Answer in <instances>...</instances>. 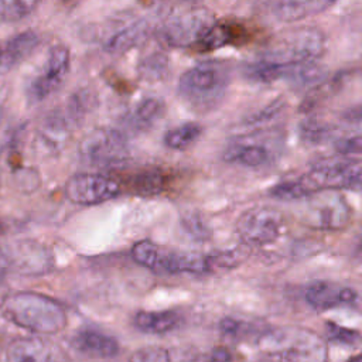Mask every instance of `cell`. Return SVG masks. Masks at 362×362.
Segmentation results:
<instances>
[{"mask_svg":"<svg viewBox=\"0 0 362 362\" xmlns=\"http://www.w3.org/2000/svg\"><path fill=\"white\" fill-rule=\"evenodd\" d=\"M307 219L311 226L321 229H342L351 219V208L342 195L335 192H317L308 202Z\"/></svg>","mask_w":362,"mask_h":362,"instance_id":"10","label":"cell"},{"mask_svg":"<svg viewBox=\"0 0 362 362\" xmlns=\"http://www.w3.org/2000/svg\"><path fill=\"white\" fill-rule=\"evenodd\" d=\"M79 154L92 164H117L127 157V143L120 132L99 127L82 139L79 144Z\"/></svg>","mask_w":362,"mask_h":362,"instance_id":"8","label":"cell"},{"mask_svg":"<svg viewBox=\"0 0 362 362\" xmlns=\"http://www.w3.org/2000/svg\"><path fill=\"white\" fill-rule=\"evenodd\" d=\"M167 177L161 170H143L133 175L132 187L140 195H157L165 189Z\"/></svg>","mask_w":362,"mask_h":362,"instance_id":"22","label":"cell"},{"mask_svg":"<svg viewBox=\"0 0 362 362\" xmlns=\"http://www.w3.org/2000/svg\"><path fill=\"white\" fill-rule=\"evenodd\" d=\"M294 181L303 198L321 191H362V164L349 158H327Z\"/></svg>","mask_w":362,"mask_h":362,"instance_id":"2","label":"cell"},{"mask_svg":"<svg viewBox=\"0 0 362 362\" xmlns=\"http://www.w3.org/2000/svg\"><path fill=\"white\" fill-rule=\"evenodd\" d=\"M148 30V24L144 20H139L116 33L106 42L105 48L110 54H123L133 47L141 44L147 38Z\"/></svg>","mask_w":362,"mask_h":362,"instance_id":"21","label":"cell"},{"mask_svg":"<svg viewBox=\"0 0 362 362\" xmlns=\"http://www.w3.org/2000/svg\"><path fill=\"white\" fill-rule=\"evenodd\" d=\"M40 44L34 31H24L14 35L3 47L0 45V75L10 72L17 64L25 59Z\"/></svg>","mask_w":362,"mask_h":362,"instance_id":"18","label":"cell"},{"mask_svg":"<svg viewBox=\"0 0 362 362\" xmlns=\"http://www.w3.org/2000/svg\"><path fill=\"white\" fill-rule=\"evenodd\" d=\"M182 225L187 229V232H189L192 236H195V239H208V236H209V229L202 222V219L198 214L184 215Z\"/></svg>","mask_w":362,"mask_h":362,"instance_id":"32","label":"cell"},{"mask_svg":"<svg viewBox=\"0 0 362 362\" xmlns=\"http://www.w3.org/2000/svg\"><path fill=\"white\" fill-rule=\"evenodd\" d=\"M33 0H0V18L4 21H18L37 8Z\"/></svg>","mask_w":362,"mask_h":362,"instance_id":"27","label":"cell"},{"mask_svg":"<svg viewBox=\"0 0 362 362\" xmlns=\"http://www.w3.org/2000/svg\"><path fill=\"white\" fill-rule=\"evenodd\" d=\"M1 230H3V229H1V225H0V233H1Z\"/></svg>","mask_w":362,"mask_h":362,"instance_id":"41","label":"cell"},{"mask_svg":"<svg viewBox=\"0 0 362 362\" xmlns=\"http://www.w3.org/2000/svg\"><path fill=\"white\" fill-rule=\"evenodd\" d=\"M71 345L78 352L89 358L99 359L115 358L120 351L116 338L93 328H83L76 331L71 338Z\"/></svg>","mask_w":362,"mask_h":362,"instance_id":"15","label":"cell"},{"mask_svg":"<svg viewBox=\"0 0 362 362\" xmlns=\"http://www.w3.org/2000/svg\"><path fill=\"white\" fill-rule=\"evenodd\" d=\"M249 33L238 23H214L204 37L194 45L201 52L218 49L230 44L246 42Z\"/></svg>","mask_w":362,"mask_h":362,"instance_id":"16","label":"cell"},{"mask_svg":"<svg viewBox=\"0 0 362 362\" xmlns=\"http://www.w3.org/2000/svg\"><path fill=\"white\" fill-rule=\"evenodd\" d=\"M283 216L267 206L252 208L243 212L236 222V232L245 246H264L273 243L281 232Z\"/></svg>","mask_w":362,"mask_h":362,"instance_id":"7","label":"cell"},{"mask_svg":"<svg viewBox=\"0 0 362 362\" xmlns=\"http://www.w3.org/2000/svg\"><path fill=\"white\" fill-rule=\"evenodd\" d=\"M201 132L202 129L198 123H182L181 126L174 127L164 134V144L173 150H182L192 144L199 137Z\"/></svg>","mask_w":362,"mask_h":362,"instance_id":"24","label":"cell"},{"mask_svg":"<svg viewBox=\"0 0 362 362\" xmlns=\"http://www.w3.org/2000/svg\"><path fill=\"white\" fill-rule=\"evenodd\" d=\"M233 354L226 346H215L206 356V362H232Z\"/></svg>","mask_w":362,"mask_h":362,"instance_id":"37","label":"cell"},{"mask_svg":"<svg viewBox=\"0 0 362 362\" xmlns=\"http://www.w3.org/2000/svg\"><path fill=\"white\" fill-rule=\"evenodd\" d=\"M264 352L281 362H327L328 346L315 332L304 328H288L264 334L260 341Z\"/></svg>","mask_w":362,"mask_h":362,"instance_id":"3","label":"cell"},{"mask_svg":"<svg viewBox=\"0 0 362 362\" xmlns=\"http://www.w3.org/2000/svg\"><path fill=\"white\" fill-rule=\"evenodd\" d=\"M245 327H246V324L243 321H239V320H235L230 317H226V318L221 320V322H219L221 331L229 337L240 335V332L245 331Z\"/></svg>","mask_w":362,"mask_h":362,"instance_id":"36","label":"cell"},{"mask_svg":"<svg viewBox=\"0 0 362 362\" xmlns=\"http://www.w3.org/2000/svg\"><path fill=\"white\" fill-rule=\"evenodd\" d=\"M7 269H8V262H7V256L6 253H3L0 250V280L4 277V274L7 273Z\"/></svg>","mask_w":362,"mask_h":362,"instance_id":"39","label":"cell"},{"mask_svg":"<svg viewBox=\"0 0 362 362\" xmlns=\"http://www.w3.org/2000/svg\"><path fill=\"white\" fill-rule=\"evenodd\" d=\"M209 257L197 252H164L161 253L157 273H208Z\"/></svg>","mask_w":362,"mask_h":362,"instance_id":"17","label":"cell"},{"mask_svg":"<svg viewBox=\"0 0 362 362\" xmlns=\"http://www.w3.org/2000/svg\"><path fill=\"white\" fill-rule=\"evenodd\" d=\"M345 362H362V352H359V354H356V355L351 356V358H349V359H346Z\"/></svg>","mask_w":362,"mask_h":362,"instance_id":"40","label":"cell"},{"mask_svg":"<svg viewBox=\"0 0 362 362\" xmlns=\"http://www.w3.org/2000/svg\"><path fill=\"white\" fill-rule=\"evenodd\" d=\"M322 51V33L313 27H300L283 33L262 58L281 65H294L314 62Z\"/></svg>","mask_w":362,"mask_h":362,"instance_id":"6","label":"cell"},{"mask_svg":"<svg viewBox=\"0 0 362 362\" xmlns=\"http://www.w3.org/2000/svg\"><path fill=\"white\" fill-rule=\"evenodd\" d=\"M267 150L256 144L232 146L225 154V160L239 163L246 167H260L267 161Z\"/></svg>","mask_w":362,"mask_h":362,"instance_id":"23","label":"cell"},{"mask_svg":"<svg viewBox=\"0 0 362 362\" xmlns=\"http://www.w3.org/2000/svg\"><path fill=\"white\" fill-rule=\"evenodd\" d=\"M325 134H327V129L321 123H315L310 120L301 126V136L311 143L322 140Z\"/></svg>","mask_w":362,"mask_h":362,"instance_id":"35","label":"cell"},{"mask_svg":"<svg viewBox=\"0 0 362 362\" xmlns=\"http://www.w3.org/2000/svg\"><path fill=\"white\" fill-rule=\"evenodd\" d=\"M304 297L313 308L324 311L354 303L356 300V291L351 287L329 281H315L307 287Z\"/></svg>","mask_w":362,"mask_h":362,"instance_id":"14","label":"cell"},{"mask_svg":"<svg viewBox=\"0 0 362 362\" xmlns=\"http://www.w3.org/2000/svg\"><path fill=\"white\" fill-rule=\"evenodd\" d=\"M283 106H284L283 99H276V100H273L272 103H269L264 109H262L260 112H257L256 115H253V116L249 119V123H250V124L263 123V122L272 119L273 116L279 115V112L283 109Z\"/></svg>","mask_w":362,"mask_h":362,"instance_id":"34","label":"cell"},{"mask_svg":"<svg viewBox=\"0 0 362 362\" xmlns=\"http://www.w3.org/2000/svg\"><path fill=\"white\" fill-rule=\"evenodd\" d=\"M8 267L23 274H42L52 267V256L49 250L35 240H20L10 246L6 255Z\"/></svg>","mask_w":362,"mask_h":362,"instance_id":"13","label":"cell"},{"mask_svg":"<svg viewBox=\"0 0 362 362\" xmlns=\"http://www.w3.org/2000/svg\"><path fill=\"white\" fill-rule=\"evenodd\" d=\"M325 335L329 341L354 346L362 341V334L356 329L339 325L334 321L325 322Z\"/></svg>","mask_w":362,"mask_h":362,"instance_id":"29","label":"cell"},{"mask_svg":"<svg viewBox=\"0 0 362 362\" xmlns=\"http://www.w3.org/2000/svg\"><path fill=\"white\" fill-rule=\"evenodd\" d=\"M167 69H168V59L161 52H153L139 64L140 78L148 82L161 79L167 74Z\"/></svg>","mask_w":362,"mask_h":362,"instance_id":"26","label":"cell"},{"mask_svg":"<svg viewBox=\"0 0 362 362\" xmlns=\"http://www.w3.org/2000/svg\"><path fill=\"white\" fill-rule=\"evenodd\" d=\"M228 82L229 76L222 65L202 62L180 76L178 92L192 107L206 110L222 99Z\"/></svg>","mask_w":362,"mask_h":362,"instance_id":"4","label":"cell"},{"mask_svg":"<svg viewBox=\"0 0 362 362\" xmlns=\"http://www.w3.org/2000/svg\"><path fill=\"white\" fill-rule=\"evenodd\" d=\"M332 6V1L313 0V1H279L273 4V14L281 21H297L305 17L322 13L325 8Z\"/></svg>","mask_w":362,"mask_h":362,"instance_id":"20","label":"cell"},{"mask_svg":"<svg viewBox=\"0 0 362 362\" xmlns=\"http://www.w3.org/2000/svg\"><path fill=\"white\" fill-rule=\"evenodd\" d=\"M1 313L11 324L38 335H54L68 325L64 305L35 291H17L6 296L1 301Z\"/></svg>","mask_w":362,"mask_h":362,"instance_id":"1","label":"cell"},{"mask_svg":"<svg viewBox=\"0 0 362 362\" xmlns=\"http://www.w3.org/2000/svg\"><path fill=\"white\" fill-rule=\"evenodd\" d=\"M247 256H249V250L246 246V247H236L232 250H226V252H222V253H218L214 256H208V257H209L211 269L214 266L230 269V267H235L239 263H242Z\"/></svg>","mask_w":362,"mask_h":362,"instance_id":"31","label":"cell"},{"mask_svg":"<svg viewBox=\"0 0 362 362\" xmlns=\"http://www.w3.org/2000/svg\"><path fill=\"white\" fill-rule=\"evenodd\" d=\"M211 10L197 4H180L164 18L158 35L170 47H194L212 27Z\"/></svg>","mask_w":362,"mask_h":362,"instance_id":"5","label":"cell"},{"mask_svg":"<svg viewBox=\"0 0 362 362\" xmlns=\"http://www.w3.org/2000/svg\"><path fill=\"white\" fill-rule=\"evenodd\" d=\"M127 362H171V355L163 346L147 345L132 352Z\"/></svg>","mask_w":362,"mask_h":362,"instance_id":"30","label":"cell"},{"mask_svg":"<svg viewBox=\"0 0 362 362\" xmlns=\"http://www.w3.org/2000/svg\"><path fill=\"white\" fill-rule=\"evenodd\" d=\"M181 318L173 310L164 311H139L134 318V327L147 334H165L178 327Z\"/></svg>","mask_w":362,"mask_h":362,"instance_id":"19","label":"cell"},{"mask_svg":"<svg viewBox=\"0 0 362 362\" xmlns=\"http://www.w3.org/2000/svg\"><path fill=\"white\" fill-rule=\"evenodd\" d=\"M161 247L157 246L154 242L151 240H140L137 243L133 245L132 247V257L136 263H139L143 267H147L153 272L157 273V267L160 263V257H161Z\"/></svg>","mask_w":362,"mask_h":362,"instance_id":"25","label":"cell"},{"mask_svg":"<svg viewBox=\"0 0 362 362\" xmlns=\"http://www.w3.org/2000/svg\"><path fill=\"white\" fill-rule=\"evenodd\" d=\"M344 120L349 123H362V105L352 106L342 113Z\"/></svg>","mask_w":362,"mask_h":362,"instance_id":"38","label":"cell"},{"mask_svg":"<svg viewBox=\"0 0 362 362\" xmlns=\"http://www.w3.org/2000/svg\"><path fill=\"white\" fill-rule=\"evenodd\" d=\"M69 71V51L64 45H55L48 54L45 69L42 74L35 76L28 89L27 95L30 102H41L54 93L64 82Z\"/></svg>","mask_w":362,"mask_h":362,"instance_id":"12","label":"cell"},{"mask_svg":"<svg viewBox=\"0 0 362 362\" xmlns=\"http://www.w3.org/2000/svg\"><path fill=\"white\" fill-rule=\"evenodd\" d=\"M4 358L6 362H72L62 346L42 337L13 339L6 348Z\"/></svg>","mask_w":362,"mask_h":362,"instance_id":"11","label":"cell"},{"mask_svg":"<svg viewBox=\"0 0 362 362\" xmlns=\"http://www.w3.org/2000/svg\"><path fill=\"white\" fill-rule=\"evenodd\" d=\"M68 199L78 205H98L120 194V184L98 173H78L65 184Z\"/></svg>","mask_w":362,"mask_h":362,"instance_id":"9","label":"cell"},{"mask_svg":"<svg viewBox=\"0 0 362 362\" xmlns=\"http://www.w3.org/2000/svg\"><path fill=\"white\" fill-rule=\"evenodd\" d=\"M163 110H164V105L160 99L147 98V99L141 100L139 103V106L136 107V110L133 113L134 123H137L139 126L151 124L163 115Z\"/></svg>","mask_w":362,"mask_h":362,"instance_id":"28","label":"cell"},{"mask_svg":"<svg viewBox=\"0 0 362 362\" xmlns=\"http://www.w3.org/2000/svg\"><path fill=\"white\" fill-rule=\"evenodd\" d=\"M335 148L341 154H362V134L339 139L335 143Z\"/></svg>","mask_w":362,"mask_h":362,"instance_id":"33","label":"cell"}]
</instances>
